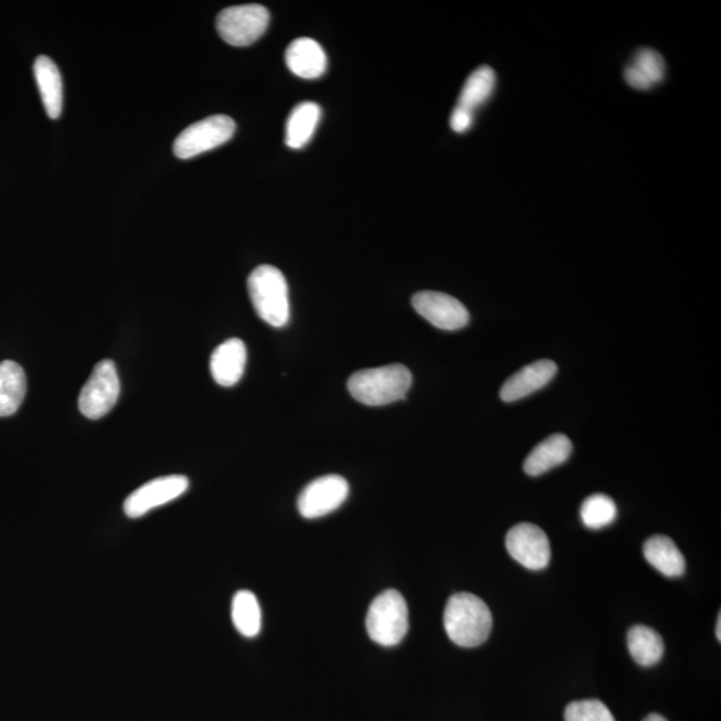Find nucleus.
<instances>
[{
    "label": "nucleus",
    "instance_id": "nucleus-1",
    "mask_svg": "<svg viewBox=\"0 0 721 721\" xmlns=\"http://www.w3.org/2000/svg\"><path fill=\"white\" fill-rule=\"evenodd\" d=\"M494 618L488 605L471 593H456L444 612V627L449 639L463 648H475L488 640Z\"/></svg>",
    "mask_w": 721,
    "mask_h": 721
},
{
    "label": "nucleus",
    "instance_id": "nucleus-2",
    "mask_svg": "<svg viewBox=\"0 0 721 721\" xmlns=\"http://www.w3.org/2000/svg\"><path fill=\"white\" fill-rule=\"evenodd\" d=\"M411 370L401 363L363 369L348 381L353 399L368 406H384L404 400L412 386Z\"/></svg>",
    "mask_w": 721,
    "mask_h": 721
},
{
    "label": "nucleus",
    "instance_id": "nucleus-3",
    "mask_svg": "<svg viewBox=\"0 0 721 721\" xmlns=\"http://www.w3.org/2000/svg\"><path fill=\"white\" fill-rule=\"evenodd\" d=\"M247 289L261 320L274 328L289 324V287L283 272L271 265L258 266L248 276Z\"/></svg>",
    "mask_w": 721,
    "mask_h": 721
},
{
    "label": "nucleus",
    "instance_id": "nucleus-4",
    "mask_svg": "<svg viewBox=\"0 0 721 721\" xmlns=\"http://www.w3.org/2000/svg\"><path fill=\"white\" fill-rule=\"evenodd\" d=\"M410 629V611L399 591L388 590L374 598L367 615L370 639L384 647H394L405 639Z\"/></svg>",
    "mask_w": 721,
    "mask_h": 721
},
{
    "label": "nucleus",
    "instance_id": "nucleus-5",
    "mask_svg": "<svg viewBox=\"0 0 721 721\" xmlns=\"http://www.w3.org/2000/svg\"><path fill=\"white\" fill-rule=\"evenodd\" d=\"M271 12L261 4L233 6L216 17V31L230 46L246 47L265 34Z\"/></svg>",
    "mask_w": 721,
    "mask_h": 721
},
{
    "label": "nucleus",
    "instance_id": "nucleus-6",
    "mask_svg": "<svg viewBox=\"0 0 721 721\" xmlns=\"http://www.w3.org/2000/svg\"><path fill=\"white\" fill-rule=\"evenodd\" d=\"M120 382L112 360H104L94 368L91 379L82 388L78 406L83 416L91 420L105 417L119 399Z\"/></svg>",
    "mask_w": 721,
    "mask_h": 721
},
{
    "label": "nucleus",
    "instance_id": "nucleus-7",
    "mask_svg": "<svg viewBox=\"0 0 721 721\" xmlns=\"http://www.w3.org/2000/svg\"><path fill=\"white\" fill-rule=\"evenodd\" d=\"M235 132L234 119L227 115H213L183 130L174 142V155L180 159H190L203 152L220 148L232 139Z\"/></svg>",
    "mask_w": 721,
    "mask_h": 721
},
{
    "label": "nucleus",
    "instance_id": "nucleus-8",
    "mask_svg": "<svg viewBox=\"0 0 721 721\" xmlns=\"http://www.w3.org/2000/svg\"><path fill=\"white\" fill-rule=\"evenodd\" d=\"M189 485V478L181 475L155 478L127 497L124 503L125 515L129 519H139L152 509L163 507L187 494Z\"/></svg>",
    "mask_w": 721,
    "mask_h": 721
},
{
    "label": "nucleus",
    "instance_id": "nucleus-9",
    "mask_svg": "<svg viewBox=\"0 0 721 721\" xmlns=\"http://www.w3.org/2000/svg\"><path fill=\"white\" fill-rule=\"evenodd\" d=\"M349 496V484L343 477L329 475L317 478L298 497V510L305 519H320L335 512Z\"/></svg>",
    "mask_w": 721,
    "mask_h": 721
},
{
    "label": "nucleus",
    "instance_id": "nucleus-10",
    "mask_svg": "<svg viewBox=\"0 0 721 721\" xmlns=\"http://www.w3.org/2000/svg\"><path fill=\"white\" fill-rule=\"evenodd\" d=\"M510 558L531 571H541L550 564L551 545L547 534L538 526L521 522L507 534Z\"/></svg>",
    "mask_w": 721,
    "mask_h": 721
},
{
    "label": "nucleus",
    "instance_id": "nucleus-11",
    "mask_svg": "<svg viewBox=\"0 0 721 721\" xmlns=\"http://www.w3.org/2000/svg\"><path fill=\"white\" fill-rule=\"evenodd\" d=\"M414 310L433 327L458 330L469 324V311L457 298L439 291H420L412 298Z\"/></svg>",
    "mask_w": 721,
    "mask_h": 721
},
{
    "label": "nucleus",
    "instance_id": "nucleus-12",
    "mask_svg": "<svg viewBox=\"0 0 721 721\" xmlns=\"http://www.w3.org/2000/svg\"><path fill=\"white\" fill-rule=\"evenodd\" d=\"M286 66L303 79H318L327 73L328 56L320 43L311 38H298L285 53Z\"/></svg>",
    "mask_w": 721,
    "mask_h": 721
},
{
    "label": "nucleus",
    "instance_id": "nucleus-13",
    "mask_svg": "<svg viewBox=\"0 0 721 721\" xmlns=\"http://www.w3.org/2000/svg\"><path fill=\"white\" fill-rule=\"evenodd\" d=\"M558 373V365L551 360H540L522 368L506 381L500 391V397L506 402H515L528 397L550 384Z\"/></svg>",
    "mask_w": 721,
    "mask_h": 721
},
{
    "label": "nucleus",
    "instance_id": "nucleus-14",
    "mask_svg": "<svg viewBox=\"0 0 721 721\" xmlns=\"http://www.w3.org/2000/svg\"><path fill=\"white\" fill-rule=\"evenodd\" d=\"M246 360V344L240 338L221 343L210 360V372L216 384L225 388L238 384L245 373Z\"/></svg>",
    "mask_w": 721,
    "mask_h": 721
},
{
    "label": "nucleus",
    "instance_id": "nucleus-15",
    "mask_svg": "<svg viewBox=\"0 0 721 721\" xmlns=\"http://www.w3.org/2000/svg\"><path fill=\"white\" fill-rule=\"evenodd\" d=\"M625 82L636 91L647 92L666 78V62L653 49L637 51L634 62L625 67Z\"/></svg>",
    "mask_w": 721,
    "mask_h": 721
},
{
    "label": "nucleus",
    "instance_id": "nucleus-16",
    "mask_svg": "<svg viewBox=\"0 0 721 721\" xmlns=\"http://www.w3.org/2000/svg\"><path fill=\"white\" fill-rule=\"evenodd\" d=\"M34 75L44 110L51 119L60 118L63 107V82L60 68L51 57L41 55L35 60Z\"/></svg>",
    "mask_w": 721,
    "mask_h": 721
},
{
    "label": "nucleus",
    "instance_id": "nucleus-17",
    "mask_svg": "<svg viewBox=\"0 0 721 721\" xmlns=\"http://www.w3.org/2000/svg\"><path fill=\"white\" fill-rule=\"evenodd\" d=\"M572 449L571 439L561 433L548 437L529 453L524 463L526 474L536 477L559 467L570 458Z\"/></svg>",
    "mask_w": 721,
    "mask_h": 721
},
{
    "label": "nucleus",
    "instance_id": "nucleus-18",
    "mask_svg": "<svg viewBox=\"0 0 721 721\" xmlns=\"http://www.w3.org/2000/svg\"><path fill=\"white\" fill-rule=\"evenodd\" d=\"M644 558L667 577H680L686 572V559L667 536H654L643 548Z\"/></svg>",
    "mask_w": 721,
    "mask_h": 721
},
{
    "label": "nucleus",
    "instance_id": "nucleus-19",
    "mask_svg": "<svg viewBox=\"0 0 721 721\" xmlns=\"http://www.w3.org/2000/svg\"><path fill=\"white\" fill-rule=\"evenodd\" d=\"M321 119V107L315 102H303L286 120L285 142L290 149H303L315 136Z\"/></svg>",
    "mask_w": 721,
    "mask_h": 721
},
{
    "label": "nucleus",
    "instance_id": "nucleus-20",
    "mask_svg": "<svg viewBox=\"0 0 721 721\" xmlns=\"http://www.w3.org/2000/svg\"><path fill=\"white\" fill-rule=\"evenodd\" d=\"M28 391L24 370L14 361L0 362V417H9L21 407Z\"/></svg>",
    "mask_w": 721,
    "mask_h": 721
},
{
    "label": "nucleus",
    "instance_id": "nucleus-21",
    "mask_svg": "<svg viewBox=\"0 0 721 721\" xmlns=\"http://www.w3.org/2000/svg\"><path fill=\"white\" fill-rule=\"evenodd\" d=\"M628 649L637 665L653 667L665 655L661 636L646 625H635L628 632Z\"/></svg>",
    "mask_w": 721,
    "mask_h": 721
},
{
    "label": "nucleus",
    "instance_id": "nucleus-22",
    "mask_svg": "<svg viewBox=\"0 0 721 721\" xmlns=\"http://www.w3.org/2000/svg\"><path fill=\"white\" fill-rule=\"evenodd\" d=\"M495 87L496 74L494 68L489 66L478 67L465 82L456 107L475 115L477 108L492 97Z\"/></svg>",
    "mask_w": 721,
    "mask_h": 721
},
{
    "label": "nucleus",
    "instance_id": "nucleus-23",
    "mask_svg": "<svg viewBox=\"0 0 721 721\" xmlns=\"http://www.w3.org/2000/svg\"><path fill=\"white\" fill-rule=\"evenodd\" d=\"M232 618L234 627L242 636L253 639L263 628V612L257 596L251 591L235 593L232 604Z\"/></svg>",
    "mask_w": 721,
    "mask_h": 721
},
{
    "label": "nucleus",
    "instance_id": "nucleus-24",
    "mask_svg": "<svg viewBox=\"0 0 721 721\" xmlns=\"http://www.w3.org/2000/svg\"><path fill=\"white\" fill-rule=\"evenodd\" d=\"M580 516L586 528L597 531L608 527L616 520L617 507L614 500L607 495H593L583 502Z\"/></svg>",
    "mask_w": 721,
    "mask_h": 721
},
{
    "label": "nucleus",
    "instance_id": "nucleus-25",
    "mask_svg": "<svg viewBox=\"0 0 721 721\" xmlns=\"http://www.w3.org/2000/svg\"><path fill=\"white\" fill-rule=\"evenodd\" d=\"M565 721H616L608 707L600 700L572 701L565 710Z\"/></svg>",
    "mask_w": 721,
    "mask_h": 721
},
{
    "label": "nucleus",
    "instance_id": "nucleus-26",
    "mask_svg": "<svg viewBox=\"0 0 721 721\" xmlns=\"http://www.w3.org/2000/svg\"><path fill=\"white\" fill-rule=\"evenodd\" d=\"M474 125V114L462 110V108L456 107L450 115V127L453 131L463 134L468 131Z\"/></svg>",
    "mask_w": 721,
    "mask_h": 721
},
{
    "label": "nucleus",
    "instance_id": "nucleus-27",
    "mask_svg": "<svg viewBox=\"0 0 721 721\" xmlns=\"http://www.w3.org/2000/svg\"><path fill=\"white\" fill-rule=\"evenodd\" d=\"M643 721H667V719L665 717H661V714L659 713H650Z\"/></svg>",
    "mask_w": 721,
    "mask_h": 721
},
{
    "label": "nucleus",
    "instance_id": "nucleus-28",
    "mask_svg": "<svg viewBox=\"0 0 721 721\" xmlns=\"http://www.w3.org/2000/svg\"><path fill=\"white\" fill-rule=\"evenodd\" d=\"M720 628H721V616L719 615V617H718V629H717V636H718L719 642L721 639Z\"/></svg>",
    "mask_w": 721,
    "mask_h": 721
}]
</instances>
